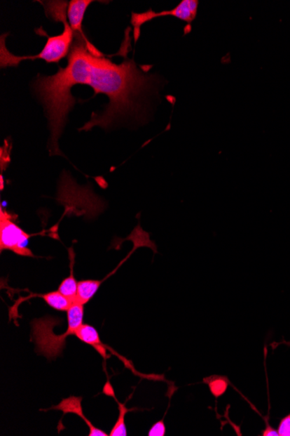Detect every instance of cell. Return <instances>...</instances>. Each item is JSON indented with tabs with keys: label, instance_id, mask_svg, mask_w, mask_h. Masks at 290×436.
<instances>
[{
	"label": "cell",
	"instance_id": "2e32d148",
	"mask_svg": "<svg viewBox=\"0 0 290 436\" xmlns=\"http://www.w3.org/2000/svg\"><path fill=\"white\" fill-rule=\"evenodd\" d=\"M266 421V428L262 432L263 436H279L278 431L275 430V428L269 424V420L268 418L265 419Z\"/></svg>",
	"mask_w": 290,
	"mask_h": 436
},
{
	"label": "cell",
	"instance_id": "7a4b0ae2",
	"mask_svg": "<svg viewBox=\"0 0 290 436\" xmlns=\"http://www.w3.org/2000/svg\"><path fill=\"white\" fill-rule=\"evenodd\" d=\"M46 14L53 18L56 21H62L64 25L63 34L57 36H48L45 47L41 53L34 56H16L11 53L6 48L5 36H1V46H0V65L1 68L18 67L21 61L43 60L47 63H59L64 58L69 55L74 44L75 34L72 31L70 24L67 22V10L68 4L64 1H53L45 4Z\"/></svg>",
	"mask_w": 290,
	"mask_h": 436
},
{
	"label": "cell",
	"instance_id": "7c38bea8",
	"mask_svg": "<svg viewBox=\"0 0 290 436\" xmlns=\"http://www.w3.org/2000/svg\"><path fill=\"white\" fill-rule=\"evenodd\" d=\"M202 383L207 384L210 393L216 399H219L226 393L230 385V380L223 376H212L204 378Z\"/></svg>",
	"mask_w": 290,
	"mask_h": 436
},
{
	"label": "cell",
	"instance_id": "30bf717a",
	"mask_svg": "<svg viewBox=\"0 0 290 436\" xmlns=\"http://www.w3.org/2000/svg\"><path fill=\"white\" fill-rule=\"evenodd\" d=\"M102 283L103 281H97V279H83V281L78 282L77 296L74 301L82 305L88 303L99 291Z\"/></svg>",
	"mask_w": 290,
	"mask_h": 436
},
{
	"label": "cell",
	"instance_id": "5b68a950",
	"mask_svg": "<svg viewBox=\"0 0 290 436\" xmlns=\"http://www.w3.org/2000/svg\"><path fill=\"white\" fill-rule=\"evenodd\" d=\"M199 1L198 0H183L177 5L175 8L170 11H163L161 13L154 12L153 10H148L147 12L142 13H132L130 23H132L134 31V39L135 42L139 41L140 37L141 27L147 22L157 19L159 17L172 16L188 24H191L197 17Z\"/></svg>",
	"mask_w": 290,
	"mask_h": 436
},
{
	"label": "cell",
	"instance_id": "ac0fdd59",
	"mask_svg": "<svg viewBox=\"0 0 290 436\" xmlns=\"http://www.w3.org/2000/svg\"><path fill=\"white\" fill-rule=\"evenodd\" d=\"M287 345V346H290V341H281V343H272L270 344V347L272 348V350H275V348H277L278 346H280V345Z\"/></svg>",
	"mask_w": 290,
	"mask_h": 436
},
{
	"label": "cell",
	"instance_id": "3957f363",
	"mask_svg": "<svg viewBox=\"0 0 290 436\" xmlns=\"http://www.w3.org/2000/svg\"><path fill=\"white\" fill-rule=\"evenodd\" d=\"M85 305L74 301L67 311L68 329L63 334L53 332L54 326L60 324V319L46 316L32 322V340L36 344V352L48 359H54L62 355L68 336H75L83 324Z\"/></svg>",
	"mask_w": 290,
	"mask_h": 436
},
{
	"label": "cell",
	"instance_id": "277c9868",
	"mask_svg": "<svg viewBox=\"0 0 290 436\" xmlns=\"http://www.w3.org/2000/svg\"><path fill=\"white\" fill-rule=\"evenodd\" d=\"M28 234L23 229L14 223L13 214L1 208L0 210V250L12 251L20 256L34 257V253L28 248Z\"/></svg>",
	"mask_w": 290,
	"mask_h": 436
},
{
	"label": "cell",
	"instance_id": "5bb4252c",
	"mask_svg": "<svg viewBox=\"0 0 290 436\" xmlns=\"http://www.w3.org/2000/svg\"><path fill=\"white\" fill-rule=\"evenodd\" d=\"M166 434V427L164 420H161L152 425L151 430L148 432L149 436H165Z\"/></svg>",
	"mask_w": 290,
	"mask_h": 436
},
{
	"label": "cell",
	"instance_id": "e0dca14e",
	"mask_svg": "<svg viewBox=\"0 0 290 436\" xmlns=\"http://www.w3.org/2000/svg\"><path fill=\"white\" fill-rule=\"evenodd\" d=\"M104 394L108 396H112V397L115 398V394L113 388H112L110 381H107V383L105 384L104 388Z\"/></svg>",
	"mask_w": 290,
	"mask_h": 436
},
{
	"label": "cell",
	"instance_id": "52a82bcc",
	"mask_svg": "<svg viewBox=\"0 0 290 436\" xmlns=\"http://www.w3.org/2000/svg\"><path fill=\"white\" fill-rule=\"evenodd\" d=\"M93 2L92 0H71L69 3L67 18L69 24H70L74 34H81L83 36H85L83 32V18H85L86 9Z\"/></svg>",
	"mask_w": 290,
	"mask_h": 436
},
{
	"label": "cell",
	"instance_id": "8992f818",
	"mask_svg": "<svg viewBox=\"0 0 290 436\" xmlns=\"http://www.w3.org/2000/svg\"><path fill=\"white\" fill-rule=\"evenodd\" d=\"M82 399V397L71 396V397L64 399L59 405L53 406L48 410H60V411L64 413V415H65V414H74V415H77L82 418L83 421L87 424V426L90 428L89 436H108L109 435L105 433L104 431L94 427L93 425L90 423V421L87 419L85 416L83 415Z\"/></svg>",
	"mask_w": 290,
	"mask_h": 436
},
{
	"label": "cell",
	"instance_id": "9c48e42d",
	"mask_svg": "<svg viewBox=\"0 0 290 436\" xmlns=\"http://www.w3.org/2000/svg\"><path fill=\"white\" fill-rule=\"evenodd\" d=\"M69 259H70L71 275L65 278L59 286V290L61 293L71 301L75 300L76 296L78 292V282L74 277V266L75 264V253L74 249H69Z\"/></svg>",
	"mask_w": 290,
	"mask_h": 436
},
{
	"label": "cell",
	"instance_id": "9a60e30c",
	"mask_svg": "<svg viewBox=\"0 0 290 436\" xmlns=\"http://www.w3.org/2000/svg\"><path fill=\"white\" fill-rule=\"evenodd\" d=\"M279 436H290V414L282 418L278 426Z\"/></svg>",
	"mask_w": 290,
	"mask_h": 436
},
{
	"label": "cell",
	"instance_id": "4fadbf2b",
	"mask_svg": "<svg viewBox=\"0 0 290 436\" xmlns=\"http://www.w3.org/2000/svg\"><path fill=\"white\" fill-rule=\"evenodd\" d=\"M116 402L118 403V410L119 415L116 421L114 427L112 428L111 431L110 432V436H126L127 435V430L125 425V416L127 413L132 411L133 409H129L126 408V406L122 404V403L118 402V399H116Z\"/></svg>",
	"mask_w": 290,
	"mask_h": 436
},
{
	"label": "cell",
	"instance_id": "6da1fadb",
	"mask_svg": "<svg viewBox=\"0 0 290 436\" xmlns=\"http://www.w3.org/2000/svg\"><path fill=\"white\" fill-rule=\"evenodd\" d=\"M155 78L141 70L134 60L114 64L86 36L75 34L67 67H60L54 75L39 74L32 86L48 119L50 155L62 154L59 139L67 125L69 112L76 104L71 95L72 87L87 85L92 87L96 94H105L110 100L102 114H93L81 131L92 130L94 126L110 129L125 119L139 121L143 117L144 100L158 82Z\"/></svg>",
	"mask_w": 290,
	"mask_h": 436
},
{
	"label": "cell",
	"instance_id": "ba28073f",
	"mask_svg": "<svg viewBox=\"0 0 290 436\" xmlns=\"http://www.w3.org/2000/svg\"><path fill=\"white\" fill-rule=\"evenodd\" d=\"M78 337V340L83 341L86 344L90 345L92 348H95L97 353H99L104 359L108 358L106 347L102 343L100 339V336L97 330L94 326L88 324H83L81 328L77 330L75 334Z\"/></svg>",
	"mask_w": 290,
	"mask_h": 436
},
{
	"label": "cell",
	"instance_id": "8fae6325",
	"mask_svg": "<svg viewBox=\"0 0 290 436\" xmlns=\"http://www.w3.org/2000/svg\"><path fill=\"white\" fill-rule=\"evenodd\" d=\"M38 297L42 298L46 301V304H48L50 308L57 311H68L69 308L74 303L67 297L63 296L60 291H55V292H50L43 294H39Z\"/></svg>",
	"mask_w": 290,
	"mask_h": 436
}]
</instances>
